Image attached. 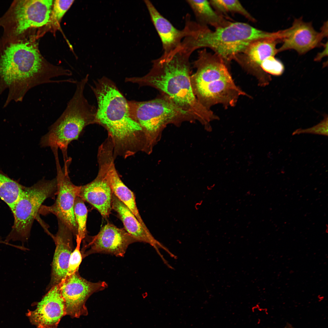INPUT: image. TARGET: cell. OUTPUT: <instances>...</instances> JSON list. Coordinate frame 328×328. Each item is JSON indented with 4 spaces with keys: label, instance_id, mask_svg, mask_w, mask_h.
I'll return each instance as SVG.
<instances>
[{
    "label": "cell",
    "instance_id": "6da1fadb",
    "mask_svg": "<svg viewBox=\"0 0 328 328\" xmlns=\"http://www.w3.org/2000/svg\"><path fill=\"white\" fill-rule=\"evenodd\" d=\"M191 54L181 46L152 61L149 71L141 77H126L125 81L155 88L207 127L218 117L202 105L193 93L190 81Z\"/></svg>",
    "mask_w": 328,
    "mask_h": 328
},
{
    "label": "cell",
    "instance_id": "7a4b0ae2",
    "mask_svg": "<svg viewBox=\"0 0 328 328\" xmlns=\"http://www.w3.org/2000/svg\"><path fill=\"white\" fill-rule=\"evenodd\" d=\"M91 88L97 103L96 124L107 131L114 156L126 158L142 151L146 144L145 135L131 117L128 101L115 83L104 76L94 81Z\"/></svg>",
    "mask_w": 328,
    "mask_h": 328
},
{
    "label": "cell",
    "instance_id": "3957f363",
    "mask_svg": "<svg viewBox=\"0 0 328 328\" xmlns=\"http://www.w3.org/2000/svg\"><path fill=\"white\" fill-rule=\"evenodd\" d=\"M184 36L181 46L192 54L202 48H209L221 58L228 66L235 57L251 42L261 39L272 37L274 32L256 29L246 23L232 22L225 27L210 29L208 26L198 24L186 15Z\"/></svg>",
    "mask_w": 328,
    "mask_h": 328
},
{
    "label": "cell",
    "instance_id": "277c9868",
    "mask_svg": "<svg viewBox=\"0 0 328 328\" xmlns=\"http://www.w3.org/2000/svg\"><path fill=\"white\" fill-rule=\"evenodd\" d=\"M0 75L8 85L19 83L23 95L37 85L64 82L53 78L66 76L67 72L45 63L29 43H19L10 44L4 51L0 59Z\"/></svg>",
    "mask_w": 328,
    "mask_h": 328
},
{
    "label": "cell",
    "instance_id": "5b68a950",
    "mask_svg": "<svg viewBox=\"0 0 328 328\" xmlns=\"http://www.w3.org/2000/svg\"><path fill=\"white\" fill-rule=\"evenodd\" d=\"M76 85L74 93L65 109L50 127L40 142L42 147L60 149L64 162L67 158V149L70 143L78 138L86 126L96 124L97 108L88 102L84 94L86 83L81 81Z\"/></svg>",
    "mask_w": 328,
    "mask_h": 328
},
{
    "label": "cell",
    "instance_id": "8992f818",
    "mask_svg": "<svg viewBox=\"0 0 328 328\" xmlns=\"http://www.w3.org/2000/svg\"><path fill=\"white\" fill-rule=\"evenodd\" d=\"M131 117L140 125L146 137L150 153L163 129L169 124L178 125L195 121L189 113L161 94L145 101H128Z\"/></svg>",
    "mask_w": 328,
    "mask_h": 328
},
{
    "label": "cell",
    "instance_id": "52a82bcc",
    "mask_svg": "<svg viewBox=\"0 0 328 328\" xmlns=\"http://www.w3.org/2000/svg\"><path fill=\"white\" fill-rule=\"evenodd\" d=\"M57 193L56 178L41 180L30 187L23 186L12 211L14 221L6 240H26L29 238L35 219L44 201L54 198Z\"/></svg>",
    "mask_w": 328,
    "mask_h": 328
},
{
    "label": "cell",
    "instance_id": "ba28073f",
    "mask_svg": "<svg viewBox=\"0 0 328 328\" xmlns=\"http://www.w3.org/2000/svg\"><path fill=\"white\" fill-rule=\"evenodd\" d=\"M56 161L57 181V197L54 203L50 206L42 205L39 214H52L58 220L64 223L72 232L73 235L77 234V227L74 213V206L76 197L78 196L80 186L74 184L68 176L67 166L64 170L61 168L58 155H54Z\"/></svg>",
    "mask_w": 328,
    "mask_h": 328
},
{
    "label": "cell",
    "instance_id": "9c48e42d",
    "mask_svg": "<svg viewBox=\"0 0 328 328\" xmlns=\"http://www.w3.org/2000/svg\"><path fill=\"white\" fill-rule=\"evenodd\" d=\"M58 285L65 302L66 315L73 318L87 315L85 303L88 298L94 293L108 287L104 281L92 282L87 281L80 276L78 271L67 276Z\"/></svg>",
    "mask_w": 328,
    "mask_h": 328
},
{
    "label": "cell",
    "instance_id": "30bf717a",
    "mask_svg": "<svg viewBox=\"0 0 328 328\" xmlns=\"http://www.w3.org/2000/svg\"><path fill=\"white\" fill-rule=\"evenodd\" d=\"M282 32L274 36L256 40L250 43L234 60L248 73L255 77L258 85L265 87L271 80V76L264 72L261 66L262 62L278 53L276 45L282 41Z\"/></svg>",
    "mask_w": 328,
    "mask_h": 328
},
{
    "label": "cell",
    "instance_id": "8fae6325",
    "mask_svg": "<svg viewBox=\"0 0 328 328\" xmlns=\"http://www.w3.org/2000/svg\"><path fill=\"white\" fill-rule=\"evenodd\" d=\"M81 251L83 258L94 253L124 256L129 245L137 242L125 229L108 223L96 235L87 237Z\"/></svg>",
    "mask_w": 328,
    "mask_h": 328
},
{
    "label": "cell",
    "instance_id": "7c38bea8",
    "mask_svg": "<svg viewBox=\"0 0 328 328\" xmlns=\"http://www.w3.org/2000/svg\"><path fill=\"white\" fill-rule=\"evenodd\" d=\"M193 91L200 102L209 109L217 104H221L225 109L233 107L240 97H250L236 84L232 77L214 81Z\"/></svg>",
    "mask_w": 328,
    "mask_h": 328
},
{
    "label": "cell",
    "instance_id": "4fadbf2b",
    "mask_svg": "<svg viewBox=\"0 0 328 328\" xmlns=\"http://www.w3.org/2000/svg\"><path fill=\"white\" fill-rule=\"evenodd\" d=\"M327 22H325L321 32L316 31L311 22H304L301 18L294 20L292 26L285 30L283 44L278 49V53L292 49L299 54L305 53L320 46L321 42L327 36Z\"/></svg>",
    "mask_w": 328,
    "mask_h": 328
},
{
    "label": "cell",
    "instance_id": "5bb4252c",
    "mask_svg": "<svg viewBox=\"0 0 328 328\" xmlns=\"http://www.w3.org/2000/svg\"><path fill=\"white\" fill-rule=\"evenodd\" d=\"M27 315L36 328L57 327L61 319L66 315L65 302L58 285L52 287L37 303L36 308L29 311Z\"/></svg>",
    "mask_w": 328,
    "mask_h": 328
},
{
    "label": "cell",
    "instance_id": "9a60e30c",
    "mask_svg": "<svg viewBox=\"0 0 328 328\" xmlns=\"http://www.w3.org/2000/svg\"><path fill=\"white\" fill-rule=\"evenodd\" d=\"M193 64L196 70L190 77L193 90L215 80L232 77L223 60L206 49L198 52L197 58Z\"/></svg>",
    "mask_w": 328,
    "mask_h": 328
},
{
    "label": "cell",
    "instance_id": "2e32d148",
    "mask_svg": "<svg viewBox=\"0 0 328 328\" xmlns=\"http://www.w3.org/2000/svg\"><path fill=\"white\" fill-rule=\"evenodd\" d=\"M53 1H20L15 8V32L20 34L32 27H40L49 22Z\"/></svg>",
    "mask_w": 328,
    "mask_h": 328
},
{
    "label": "cell",
    "instance_id": "e0dca14e",
    "mask_svg": "<svg viewBox=\"0 0 328 328\" xmlns=\"http://www.w3.org/2000/svg\"><path fill=\"white\" fill-rule=\"evenodd\" d=\"M58 220V230L52 236L56 248L52 264L51 288L58 285L66 277L70 257L73 250V234L62 222Z\"/></svg>",
    "mask_w": 328,
    "mask_h": 328
},
{
    "label": "cell",
    "instance_id": "ac0fdd59",
    "mask_svg": "<svg viewBox=\"0 0 328 328\" xmlns=\"http://www.w3.org/2000/svg\"><path fill=\"white\" fill-rule=\"evenodd\" d=\"M113 154L107 153L97 159L99 170L107 179L114 194L133 214L140 223L146 227L138 210L135 195L123 182L115 167Z\"/></svg>",
    "mask_w": 328,
    "mask_h": 328
},
{
    "label": "cell",
    "instance_id": "d6986e66",
    "mask_svg": "<svg viewBox=\"0 0 328 328\" xmlns=\"http://www.w3.org/2000/svg\"><path fill=\"white\" fill-rule=\"evenodd\" d=\"M112 209L118 214L122 221L125 230L137 242L147 243L155 249L163 261L165 259L159 249L164 250L170 255L172 253L164 245L156 240L152 235L147 227L143 226L133 214L113 193Z\"/></svg>",
    "mask_w": 328,
    "mask_h": 328
},
{
    "label": "cell",
    "instance_id": "ffe728a7",
    "mask_svg": "<svg viewBox=\"0 0 328 328\" xmlns=\"http://www.w3.org/2000/svg\"><path fill=\"white\" fill-rule=\"evenodd\" d=\"M112 194L105 176L98 170L97 177L93 180L80 186L78 196L93 206L103 217H106L112 209Z\"/></svg>",
    "mask_w": 328,
    "mask_h": 328
},
{
    "label": "cell",
    "instance_id": "44dd1931",
    "mask_svg": "<svg viewBox=\"0 0 328 328\" xmlns=\"http://www.w3.org/2000/svg\"><path fill=\"white\" fill-rule=\"evenodd\" d=\"M144 2L161 40L163 54H168L180 47L184 36L183 30L176 28L160 13L150 1L145 0Z\"/></svg>",
    "mask_w": 328,
    "mask_h": 328
},
{
    "label": "cell",
    "instance_id": "7402d4cb",
    "mask_svg": "<svg viewBox=\"0 0 328 328\" xmlns=\"http://www.w3.org/2000/svg\"><path fill=\"white\" fill-rule=\"evenodd\" d=\"M186 2L194 14L196 22L199 24L210 25L216 29L226 26L232 22L214 10L207 0H189Z\"/></svg>",
    "mask_w": 328,
    "mask_h": 328
},
{
    "label": "cell",
    "instance_id": "603a6c76",
    "mask_svg": "<svg viewBox=\"0 0 328 328\" xmlns=\"http://www.w3.org/2000/svg\"><path fill=\"white\" fill-rule=\"evenodd\" d=\"M23 186L0 170V198L12 211Z\"/></svg>",
    "mask_w": 328,
    "mask_h": 328
},
{
    "label": "cell",
    "instance_id": "cb8c5ba5",
    "mask_svg": "<svg viewBox=\"0 0 328 328\" xmlns=\"http://www.w3.org/2000/svg\"><path fill=\"white\" fill-rule=\"evenodd\" d=\"M209 2L216 11L224 16L228 13H237L250 21L255 22V19L238 0H211Z\"/></svg>",
    "mask_w": 328,
    "mask_h": 328
},
{
    "label": "cell",
    "instance_id": "d4e9b609",
    "mask_svg": "<svg viewBox=\"0 0 328 328\" xmlns=\"http://www.w3.org/2000/svg\"><path fill=\"white\" fill-rule=\"evenodd\" d=\"M74 213L77 227V235L83 240L87 236L88 210L84 201L79 196L76 197L75 200Z\"/></svg>",
    "mask_w": 328,
    "mask_h": 328
},
{
    "label": "cell",
    "instance_id": "484cf974",
    "mask_svg": "<svg viewBox=\"0 0 328 328\" xmlns=\"http://www.w3.org/2000/svg\"><path fill=\"white\" fill-rule=\"evenodd\" d=\"M76 238L77 246L75 248L72 252L70 257L66 277L78 271L79 266L83 258L80 250V245L82 240L77 235L76 236Z\"/></svg>",
    "mask_w": 328,
    "mask_h": 328
},
{
    "label": "cell",
    "instance_id": "4316f807",
    "mask_svg": "<svg viewBox=\"0 0 328 328\" xmlns=\"http://www.w3.org/2000/svg\"><path fill=\"white\" fill-rule=\"evenodd\" d=\"M74 0H60L54 1L52 10L51 19L55 25H57L64 15L70 8Z\"/></svg>",
    "mask_w": 328,
    "mask_h": 328
},
{
    "label": "cell",
    "instance_id": "83f0119b",
    "mask_svg": "<svg viewBox=\"0 0 328 328\" xmlns=\"http://www.w3.org/2000/svg\"><path fill=\"white\" fill-rule=\"evenodd\" d=\"M261 67L266 73L277 76L281 75L284 69L282 62L275 56H270L266 59L262 63Z\"/></svg>",
    "mask_w": 328,
    "mask_h": 328
},
{
    "label": "cell",
    "instance_id": "f1b7e54d",
    "mask_svg": "<svg viewBox=\"0 0 328 328\" xmlns=\"http://www.w3.org/2000/svg\"><path fill=\"white\" fill-rule=\"evenodd\" d=\"M328 131V116L326 115L324 119L316 125L308 128L297 129L293 132L292 135L306 133L327 136Z\"/></svg>",
    "mask_w": 328,
    "mask_h": 328
},
{
    "label": "cell",
    "instance_id": "f546056e",
    "mask_svg": "<svg viewBox=\"0 0 328 328\" xmlns=\"http://www.w3.org/2000/svg\"><path fill=\"white\" fill-rule=\"evenodd\" d=\"M325 49L323 52L320 53H318L316 57L315 58V60L316 61H319L321 60V59L324 56H325L326 54L327 55V42L326 44H325Z\"/></svg>",
    "mask_w": 328,
    "mask_h": 328
},
{
    "label": "cell",
    "instance_id": "4dcf8cb0",
    "mask_svg": "<svg viewBox=\"0 0 328 328\" xmlns=\"http://www.w3.org/2000/svg\"><path fill=\"white\" fill-rule=\"evenodd\" d=\"M282 328H295L292 324L291 323H286L285 325Z\"/></svg>",
    "mask_w": 328,
    "mask_h": 328
},
{
    "label": "cell",
    "instance_id": "1f68e13d",
    "mask_svg": "<svg viewBox=\"0 0 328 328\" xmlns=\"http://www.w3.org/2000/svg\"><path fill=\"white\" fill-rule=\"evenodd\" d=\"M57 328V327H55V328Z\"/></svg>",
    "mask_w": 328,
    "mask_h": 328
},
{
    "label": "cell",
    "instance_id": "d6a6232c",
    "mask_svg": "<svg viewBox=\"0 0 328 328\" xmlns=\"http://www.w3.org/2000/svg\"><path fill=\"white\" fill-rule=\"evenodd\" d=\"M0 242H1V241H0Z\"/></svg>",
    "mask_w": 328,
    "mask_h": 328
}]
</instances>
